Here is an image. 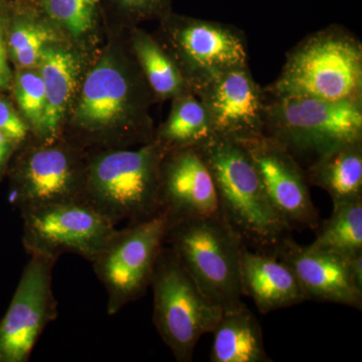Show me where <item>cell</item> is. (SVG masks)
<instances>
[{"mask_svg":"<svg viewBox=\"0 0 362 362\" xmlns=\"http://www.w3.org/2000/svg\"><path fill=\"white\" fill-rule=\"evenodd\" d=\"M311 247L349 258L362 252V199L333 206L332 214L317 228Z\"/></svg>","mask_w":362,"mask_h":362,"instance_id":"23","label":"cell"},{"mask_svg":"<svg viewBox=\"0 0 362 362\" xmlns=\"http://www.w3.org/2000/svg\"><path fill=\"white\" fill-rule=\"evenodd\" d=\"M86 168L70 149L52 143L30 150L14 175L13 202L20 211L68 201H82Z\"/></svg>","mask_w":362,"mask_h":362,"instance_id":"13","label":"cell"},{"mask_svg":"<svg viewBox=\"0 0 362 362\" xmlns=\"http://www.w3.org/2000/svg\"><path fill=\"white\" fill-rule=\"evenodd\" d=\"M150 287L153 322L178 362H190L199 339L213 333L223 309L202 294L168 245L157 259Z\"/></svg>","mask_w":362,"mask_h":362,"instance_id":"6","label":"cell"},{"mask_svg":"<svg viewBox=\"0 0 362 362\" xmlns=\"http://www.w3.org/2000/svg\"><path fill=\"white\" fill-rule=\"evenodd\" d=\"M214 137L206 107L192 90L175 98L170 115L154 141L164 152L197 147Z\"/></svg>","mask_w":362,"mask_h":362,"instance_id":"21","label":"cell"},{"mask_svg":"<svg viewBox=\"0 0 362 362\" xmlns=\"http://www.w3.org/2000/svg\"><path fill=\"white\" fill-rule=\"evenodd\" d=\"M211 362H270L263 330L256 316L242 303L223 311L214 330Z\"/></svg>","mask_w":362,"mask_h":362,"instance_id":"19","label":"cell"},{"mask_svg":"<svg viewBox=\"0 0 362 362\" xmlns=\"http://www.w3.org/2000/svg\"><path fill=\"white\" fill-rule=\"evenodd\" d=\"M159 206L169 221L223 218L213 175L199 148L164 153L159 169Z\"/></svg>","mask_w":362,"mask_h":362,"instance_id":"14","label":"cell"},{"mask_svg":"<svg viewBox=\"0 0 362 362\" xmlns=\"http://www.w3.org/2000/svg\"><path fill=\"white\" fill-rule=\"evenodd\" d=\"M133 49L147 84L156 96L175 99L192 90L171 54L149 35L136 33Z\"/></svg>","mask_w":362,"mask_h":362,"instance_id":"22","label":"cell"},{"mask_svg":"<svg viewBox=\"0 0 362 362\" xmlns=\"http://www.w3.org/2000/svg\"><path fill=\"white\" fill-rule=\"evenodd\" d=\"M269 97L322 101L362 100V45L339 26L308 35L291 49Z\"/></svg>","mask_w":362,"mask_h":362,"instance_id":"1","label":"cell"},{"mask_svg":"<svg viewBox=\"0 0 362 362\" xmlns=\"http://www.w3.org/2000/svg\"><path fill=\"white\" fill-rule=\"evenodd\" d=\"M37 64L45 97L42 140L44 143L56 142L62 121L77 84L78 62L66 49L47 45Z\"/></svg>","mask_w":362,"mask_h":362,"instance_id":"18","label":"cell"},{"mask_svg":"<svg viewBox=\"0 0 362 362\" xmlns=\"http://www.w3.org/2000/svg\"><path fill=\"white\" fill-rule=\"evenodd\" d=\"M169 216L151 218L117 228L92 265L107 292V313L113 316L140 299L150 287L152 274L165 245Z\"/></svg>","mask_w":362,"mask_h":362,"instance_id":"7","label":"cell"},{"mask_svg":"<svg viewBox=\"0 0 362 362\" xmlns=\"http://www.w3.org/2000/svg\"><path fill=\"white\" fill-rule=\"evenodd\" d=\"M14 95L26 120L33 126L37 135L42 138L45 97L40 74L28 71L18 74L14 82Z\"/></svg>","mask_w":362,"mask_h":362,"instance_id":"25","label":"cell"},{"mask_svg":"<svg viewBox=\"0 0 362 362\" xmlns=\"http://www.w3.org/2000/svg\"><path fill=\"white\" fill-rule=\"evenodd\" d=\"M100 0H45V9L52 20L81 37L94 25Z\"/></svg>","mask_w":362,"mask_h":362,"instance_id":"26","label":"cell"},{"mask_svg":"<svg viewBox=\"0 0 362 362\" xmlns=\"http://www.w3.org/2000/svg\"><path fill=\"white\" fill-rule=\"evenodd\" d=\"M56 40V33L44 25L20 23L11 30L8 47L18 65L30 68L39 63L45 47Z\"/></svg>","mask_w":362,"mask_h":362,"instance_id":"24","label":"cell"},{"mask_svg":"<svg viewBox=\"0 0 362 362\" xmlns=\"http://www.w3.org/2000/svg\"><path fill=\"white\" fill-rule=\"evenodd\" d=\"M173 57L195 92L233 69L249 66L244 33L235 26L194 18H176L168 23Z\"/></svg>","mask_w":362,"mask_h":362,"instance_id":"9","label":"cell"},{"mask_svg":"<svg viewBox=\"0 0 362 362\" xmlns=\"http://www.w3.org/2000/svg\"><path fill=\"white\" fill-rule=\"evenodd\" d=\"M57 261L32 255L0 321V362H28L45 327L58 317L52 291Z\"/></svg>","mask_w":362,"mask_h":362,"instance_id":"10","label":"cell"},{"mask_svg":"<svg viewBox=\"0 0 362 362\" xmlns=\"http://www.w3.org/2000/svg\"><path fill=\"white\" fill-rule=\"evenodd\" d=\"M240 144L247 150L269 201L283 221L292 230H316L320 218L301 164L284 147L265 135Z\"/></svg>","mask_w":362,"mask_h":362,"instance_id":"12","label":"cell"},{"mask_svg":"<svg viewBox=\"0 0 362 362\" xmlns=\"http://www.w3.org/2000/svg\"><path fill=\"white\" fill-rule=\"evenodd\" d=\"M28 124L18 116L8 102L0 100V132L14 144L25 142L28 135Z\"/></svg>","mask_w":362,"mask_h":362,"instance_id":"27","label":"cell"},{"mask_svg":"<svg viewBox=\"0 0 362 362\" xmlns=\"http://www.w3.org/2000/svg\"><path fill=\"white\" fill-rule=\"evenodd\" d=\"M21 214L25 251L54 261L71 252L93 263L117 230L111 221L83 201L54 202Z\"/></svg>","mask_w":362,"mask_h":362,"instance_id":"8","label":"cell"},{"mask_svg":"<svg viewBox=\"0 0 362 362\" xmlns=\"http://www.w3.org/2000/svg\"><path fill=\"white\" fill-rule=\"evenodd\" d=\"M165 244L202 294L223 311L243 303L240 251L245 244L223 218L169 221Z\"/></svg>","mask_w":362,"mask_h":362,"instance_id":"4","label":"cell"},{"mask_svg":"<svg viewBox=\"0 0 362 362\" xmlns=\"http://www.w3.org/2000/svg\"><path fill=\"white\" fill-rule=\"evenodd\" d=\"M199 150L213 175L223 220L247 247L273 251L292 228L272 206L247 150L216 137Z\"/></svg>","mask_w":362,"mask_h":362,"instance_id":"2","label":"cell"},{"mask_svg":"<svg viewBox=\"0 0 362 362\" xmlns=\"http://www.w3.org/2000/svg\"><path fill=\"white\" fill-rule=\"evenodd\" d=\"M16 146V144H14L6 135L0 132V175L4 173L7 161H8L9 157H11Z\"/></svg>","mask_w":362,"mask_h":362,"instance_id":"30","label":"cell"},{"mask_svg":"<svg viewBox=\"0 0 362 362\" xmlns=\"http://www.w3.org/2000/svg\"><path fill=\"white\" fill-rule=\"evenodd\" d=\"M128 13L137 18L159 16L165 11L168 0H119Z\"/></svg>","mask_w":362,"mask_h":362,"instance_id":"28","label":"cell"},{"mask_svg":"<svg viewBox=\"0 0 362 362\" xmlns=\"http://www.w3.org/2000/svg\"><path fill=\"white\" fill-rule=\"evenodd\" d=\"M194 94L206 107L214 137L244 143L264 135L268 95L249 66L226 71Z\"/></svg>","mask_w":362,"mask_h":362,"instance_id":"11","label":"cell"},{"mask_svg":"<svg viewBox=\"0 0 362 362\" xmlns=\"http://www.w3.org/2000/svg\"><path fill=\"white\" fill-rule=\"evenodd\" d=\"M352 276L356 280L357 286L362 289V252L347 258Z\"/></svg>","mask_w":362,"mask_h":362,"instance_id":"31","label":"cell"},{"mask_svg":"<svg viewBox=\"0 0 362 362\" xmlns=\"http://www.w3.org/2000/svg\"><path fill=\"white\" fill-rule=\"evenodd\" d=\"M243 296L251 298L261 313L308 301L294 272L273 252L240 251Z\"/></svg>","mask_w":362,"mask_h":362,"instance_id":"17","label":"cell"},{"mask_svg":"<svg viewBox=\"0 0 362 362\" xmlns=\"http://www.w3.org/2000/svg\"><path fill=\"white\" fill-rule=\"evenodd\" d=\"M11 81V70L7 63L6 47L0 32V89L7 87Z\"/></svg>","mask_w":362,"mask_h":362,"instance_id":"29","label":"cell"},{"mask_svg":"<svg viewBox=\"0 0 362 362\" xmlns=\"http://www.w3.org/2000/svg\"><path fill=\"white\" fill-rule=\"evenodd\" d=\"M305 173L309 185L328 192L333 206L362 199V139L319 157Z\"/></svg>","mask_w":362,"mask_h":362,"instance_id":"20","label":"cell"},{"mask_svg":"<svg viewBox=\"0 0 362 362\" xmlns=\"http://www.w3.org/2000/svg\"><path fill=\"white\" fill-rule=\"evenodd\" d=\"M272 252L292 269L308 300L361 310L362 289L352 276L347 258L310 245L301 246L290 235Z\"/></svg>","mask_w":362,"mask_h":362,"instance_id":"15","label":"cell"},{"mask_svg":"<svg viewBox=\"0 0 362 362\" xmlns=\"http://www.w3.org/2000/svg\"><path fill=\"white\" fill-rule=\"evenodd\" d=\"M264 135L309 166L331 150L362 139V100L268 96Z\"/></svg>","mask_w":362,"mask_h":362,"instance_id":"5","label":"cell"},{"mask_svg":"<svg viewBox=\"0 0 362 362\" xmlns=\"http://www.w3.org/2000/svg\"><path fill=\"white\" fill-rule=\"evenodd\" d=\"M165 152L154 140L136 150L99 154L86 168L82 201L117 226L160 211L159 169Z\"/></svg>","mask_w":362,"mask_h":362,"instance_id":"3","label":"cell"},{"mask_svg":"<svg viewBox=\"0 0 362 362\" xmlns=\"http://www.w3.org/2000/svg\"><path fill=\"white\" fill-rule=\"evenodd\" d=\"M134 86L108 59L88 73L81 90L75 122L89 133H104L134 121L137 110Z\"/></svg>","mask_w":362,"mask_h":362,"instance_id":"16","label":"cell"}]
</instances>
